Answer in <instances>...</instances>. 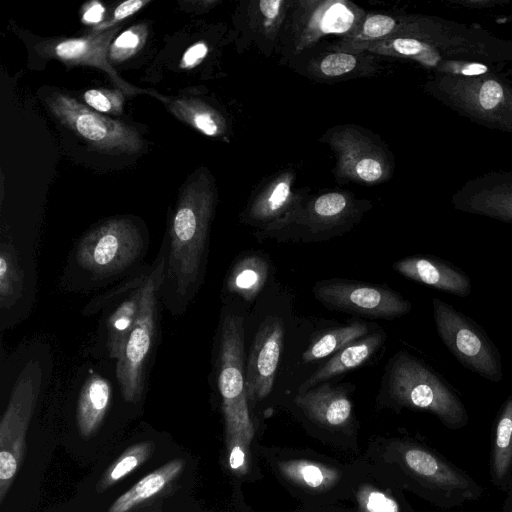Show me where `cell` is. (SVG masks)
I'll return each instance as SVG.
<instances>
[{
	"instance_id": "obj_1",
	"label": "cell",
	"mask_w": 512,
	"mask_h": 512,
	"mask_svg": "<svg viewBox=\"0 0 512 512\" xmlns=\"http://www.w3.org/2000/svg\"><path fill=\"white\" fill-rule=\"evenodd\" d=\"M214 196L206 175L191 177L182 187L170 227L168 278L186 297L197 285L205 259Z\"/></svg>"
},
{
	"instance_id": "obj_2",
	"label": "cell",
	"mask_w": 512,
	"mask_h": 512,
	"mask_svg": "<svg viewBox=\"0 0 512 512\" xmlns=\"http://www.w3.org/2000/svg\"><path fill=\"white\" fill-rule=\"evenodd\" d=\"M508 70L478 75L434 74L426 92L461 117L512 134V80Z\"/></svg>"
},
{
	"instance_id": "obj_3",
	"label": "cell",
	"mask_w": 512,
	"mask_h": 512,
	"mask_svg": "<svg viewBox=\"0 0 512 512\" xmlns=\"http://www.w3.org/2000/svg\"><path fill=\"white\" fill-rule=\"evenodd\" d=\"M386 386L394 403L429 412L448 429H461L469 421L467 409L450 383L406 351H399L390 360Z\"/></svg>"
},
{
	"instance_id": "obj_4",
	"label": "cell",
	"mask_w": 512,
	"mask_h": 512,
	"mask_svg": "<svg viewBox=\"0 0 512 512\" xmlns=\"http://www.w3.org/2000/svg\"><path fill=\"white\" fill-rule=\"evenodd\" d=\"M217 385L221 396L226 442L253 440L254 426L248 409L244 372L243 318L226 314L221 322L217 360Z\"/></svg>"
},
{
	"instance_id": "obj_5",
	"label": "cell",
	"mask_w": 512,
	"mask_h": 512,
	"mask_svg": "<svg viewBox=\"0 0 512 512\" xmlns=\"http://www.w3.org/2000/svg\"><path fill=\"white\" fill-rule=\"evenodd\" d=\"M432 311L440 340L459 363L482 378L499 383L503 378L501 355L482 326L438 298L432 299Z\"/></svg>"
},
{
	"instance_id": "obj_6",
	"label": "cell",
	"mask_w": 512,
	"mask_h": 512,
	"mask_svg": "<svg viewBox=\"0 0 512 512\" xmlns=\"http://www.w3.org/2000/svg\"><path fill=\"white\" fill-rule=\"evenodd\" d=\"M407 474L436 506L451 510L482 497L483 488L463 470L435 451L413 444L399 449Z\"/></svg>"
},
{
	"instance_id": "obj_7",
	"label": "cell",
	"mask_w": 512,
	"mask_h": 512,
	"mask_svg": "<svg viewBox=\"0 0 512 512\" xmlns=\"http://www.w3.org/2000/svg\"><path fill=\"white\" fill-rule=\"evenodd\" d=\"M46 105L62 125L99 151L136 154L144 146L136 129L100 114L68 94L53 92L46 97Z\"/></svg>"
},
{
	"instance_id": "obj_8",
	"label": "cell",
	"mask_w": 512,
	"mask_h": 512,
	"mask_svg": "<svg viewBox=\"0 0 512 512\" xmlns=\"http://www.w3.org/2000/svg\"><path fill=\"white\" fill-rule=\"evenodd\" d=\"M144 247L136 224L125 217L109 219L91 229L76 248V262L93 276L103 278L128 268Z\"/></svg>"
},
{
	"instance_id": "obj_9",
	"label": "cell",
	"mask_w": 512,
	"mask_h": 512,
	"mask_svg": "<svg viewBox=\"0 0 512 512\" xmlns=\"http://www.w3.org/2000/svg\"><path fill=\"white\" fill-rule=\"evenodd\" d=\"M164 255L141 284L140 310L124 352L117 360L116 377L123 398L137 402L143 391L145 364L151 349L156 324V294L164 281Z\"/></svg>"
},
{
	"instance_id": "obj_10",
	"label": "cell",
	"mask_w": 512,
	"mask_h": 512,
	"mask_svg": "<svg viewBox=\"0 0 512 512\" xmlns=\"http://www.w3.org/2000/svg\"><path fill=\"white\" fill-rule=\"evenodd\" d=\"M316 299L330 309L369 318L392 320L410 312L411 303L399 293L378 285L325 280L313 287Z\"/></svg>"
},
{
	"instance_id": "obj_11",
	"label": "cell",
	"mask_w": 512,
	"mask_h": 512,
	"mask_svg": "<svg viewBox=\"0 0 512 512\" xmlns=\"http://www.w3.org/2000/svg\"><path fill=\"white\" fill-rule=\"evenodd\" d=\"M36 394L30 384L13 392L0 422V504L3 503L25 457L26 434Z\"/></svg>"
},
{
	"instance_id": "obj_12",
	"label": "cell",
	"mask_w": 512,
	"mask_h": 512,
	"mask_svg": "<svg viewBox=\"0 0 512 512\" xmlns=\"http://www.w3.org/2000/svg\"><path fill=\"white\" fill-rule=\"evenodd\" d=\"M454 209L512 224V171L494 170L466 181L451 196Z\"/></svg>"
},
{
	"instance_id": "obj_13",
	"label": "cell",
	"mask_w": 512,
	"mask_h": 512,
	"mask_svg": "<svg viewBox=\"0 0 512 512\" xmlns=\"http://www.w3.org/2000/svg\"><path fill=\"white\" fill-rule=\"evenodd\" d=\"M283 339L284 328L281 319L266 318L255 335L245 369L248 400L256 402L270 394L274 385Z\"/></svg>"
},
{
	"instance_id": "obj_14",
	"label": "cell",
	"mask_w": 512,
	"mask_h": 512,
	"mask_svg": "<svg viewBox=\"0 0 512 512\" xmlns=\"http://www.w3.org/2000/svg\"><path fill=\"white\" fill-rule=\"evenodd\" d=\"M393 269L402 276L461 298L472 292L469 276L449 261L430 255H415L398 260Z\"/></svg>"
},
{
	"instance_id": "obj_15",
	"label": "cell",
	"mask_w": 512,
	"mask_h": 512,
	"mask_svg": "<svg viewBox=\"0 0 512 512\" xmlns=\"http://www.w3.org/2000/svg\"><path fill=\"white\" fill-rule=\"evenodd\" d=\"M120 27L79 38L56 41L47 47L49 54L67 64H80L98 67L112 78L119 89L125 93H134L135 88L124 82L112 68L107 54Z\"/></svg>"
},
{
	"instance_id": "obj_16",
	"label": "cell",
	"mask_w": 512,
	"mask_h": 512,
	"mask_svg": "<svg viewBox=\"0 0 512 512\" xmlns=\"http://www.w3.org/2000/svg\"><path fill=\"white\" fill-rule=\"evenodd\" d=\"M295 403L309 418L328 427H342L351 418L352 405L347 394L330 384L299 393Z\"/></svg>"
},
{
	"instance_id": "obj_17",
	"label": "cell",
	"mask_w": 512,
	"mask_h": 512,
	"mask_svg": "<svg viewBox=\"0 0 512 512\" xmlns=\"http://www.w3.org/2000/svg\"><path fill=\"white\" fill-rule=\"evenodd\" d=\"M185 465L186 461L182 458L166 462L120 495L107 512H130L160 496L180 477Z\"/></svg>"
},
{
	"instance_id": "obj_18",
	"label": "cell",
	"mask_w": 512,
	"mask_h": 512,
	"mask_svg": "<svg viewBox=\"0 0 512 512\" xmlns=\"http://www.w3.org/2000/svg\"><path fill=\"white\" fill-rule=\"evenodd\" d=\"M384 340L385 334L379 330L352 342L316 370L300 386L299 393H304L316 384L364 364L382 346Z\"/></svg>"
},
{
	"instance_id": "obj_19",
	"label": "cell",
	"mask_w": 512,
	"mask_h": 512,
	"mask_svg": "<svg viewBox=\"0 0 512 512\" xmlns=\"http://www.w3.org/2000/svg\"><path fill=\"white\" fill-rule=\"evenodd\" d=\"M490 477L493 485L503 491L512 477V394L502 403L495 418Z\"/></svg>"
},
{
	"instance_id": "obj_20",
	"label": "cell",
	"mask_w": 512,
	"mask_h": 512,
	"mask_svg": "<svg viewBox=\"0 0 512 512\" xmlns=\"http://www.w3.org/2000/svg\"><path fill=\"white\" fill-rule=\"evenodd\" d=\"M111 402L109 382L93 375L84 383L77 404L76 420L79 433L90 438L99 429Z\"/></svg>"
},
{
	"instance_id": "obj_21",
	"label": "cell",
	"mask_w": 512,
	"mask_h": 512,
	"mask_svg": "<svg viewBox=\"0 0 512 512\" xmlns=\"http://www.w3.org/2000/svg\"><path fill=\"white\" fill-rule=\"evenodd\" d=\"M269 265L258 254H249L239 259L232 267L226 282L228 291L252 302L266 283Z\"/></svg>"
},
{
	"instance_id": "obj_22",
	"label": "cell",
	"mask_w": 512,
	"mask_h": 512,
	"mask_svg": "<svg viewBox=\"0 0 512 512\" xmlns=\"http://www.w3.org/2000/svg\"><path fill=\"white\" fill-rule=\"evenodd\" d=\"M141 284L114 310L107 323V348L114 359H119L136 323L141 301Z\"/></svg>"
},
{
	"instance_id": "obj_23",
	"label": "cell",
	"mask_w": 512,
	"mask_h": 512,
	"mask_svg": "<svg viewBox=\"0 0 512 512\" xmlns=\"http://www.w3.org/2000/svg\"><path fill=\"white\" fill-rule=\"evenodd\" d=\"M170 112L204 135L215 137L223 133V118L208 104L196 98H177L168 101Z\"/></svg>"
},
{
	"instance_id": "obj_24",
	"label": "cell",
	"mask_w": 512,
	"mask_h": 512,
	"mask_svg": "<svg viewBox=\"0 0 512 512\" xmlns=\"http://www.w3.org/2000/svg\"><path fill=\"white\" fill-rule=\"evenodd\" d=\"M401 26V16L370 15L346 37L340 47L345 52H358L368 44L398 37Z\"/></svg>"
},
{
	"instance_id": "obj_25",
	"label": "cell",
	"mask_w": 512,
	"mask_h": 512,
	"mask_svg": "<svg viewBox=\"0 0 512 512\" xmlns=\"http://www.w3.org/2000/svg\"><path fill=\"white\" fill-rule=\"evenodd\" d=\"M349 211V202L345 195L339 192H330L319 196L313 203L305 225L310 236H326V233L338 226Z\"/></svg>"
},
{
	"instance_id": "obj_26",
	"label": "cell",
	"mask_w": 512,
	"mask_h": 512,
	"mask_svg": "<svg viewBox=\"0 0 512 512\" xmlns=\"http://www.w3.org/2000/svg\"><path fill=\"white\" fill-rule=\"evenodd\" d=\"M278 468L290 481L315 490L327 489L340 478L338 470L323 463L304 459L281 461Z\"/></svg>"
},
{
	"instance_id": "obj_27",
	"label": "cell",
	"mask_w": 512,
	"mask_h": 512,
	"mask_svg": "<svg viewBox=\"0 0 512 512\" xmlns=\"http://www.w3.org/2000/svg\"><path fill=\"white\" fill-rule=\"evenodd\" d=\"M368 332V325L360 321L328 330L311 342L303 352L302 359L309 363L337 353L352 342L368 335Z\"/></svg>"
},
{
	"instance_id": "obj_28",
	"label": "cell",
	"mask_w": 512,
	"mask_h": 512,
	"mask_svg": "<svg viewBox=\"0 0 512 512\" xmlns=\"http://www.w3.org/2000/svg\"><path fill=\"white\" fill-rule=\"evenodd\" d=\"M155 443L153 441H142L129 446L102 474L96 489L104 492L117 482L124 479L154 453Z\"/></svg>"
},
{
	"instance_id": "obj_29",
	"label": "cell",
	"mask_w": 512,
	"mask_h": 512,
	"mask_svg": "<svg viewBox=\"0 0 512 512\" xmlns=\"http://www.w3.org/2000/svg\"><path fill=\"white\" fill-rule=\"evenodd\" d=\"M357 25V15L344 2H332L312 17L308 39L328 33H344Z\"/></svg>"
},
{
	"instance_id": "obj_30",
	"label": "cell",
	"mask_w": 512,
	"mask_h": 512,
	"mask_svg": "<svg viewBox=\"0 0 512 512\" xmlns=\"http://www.w3.org/2000/svg\"><path fill=\"white\" fill-rule=\"evenodd\" d=\"M23 277L17 255L10 243L0 248V300L1 307L11 306L22 294Z\"/></svg>"
},
{
	"instance_id": "obj_31",
	"label": "cell",
	"mask_w": 512,
	"mask_h": 512,
	"mask_svg": "<svg viewBox=\"0 0 512 512\" xmlns=\"http://www.w3.org/2000/svg\"><path fill=\"white\" fill-rule=\"evenodd\" d=\"M290 198L291 188L289 181L286 179L277 181L252 207V219L259 222L279 220V216L285 213Z\"/></svg>"
},
{
	"instance_id": "obj_32",
	"label": "cell",
	"mask_w": 512,
	"mask_h": 512,
	"mask_svg": "<svg viewBox=\"0 0 512 512\" xmlns=\"http://www.w3.org/2000/svg\"><path fill=\"white\" fill-rule=\"evenodd\" d=\"M148 35L147 25H135L119 34L111 43L107 58L109 63L119 64L135 55L145 44Z\"/></svg>"
},
{
	"instance_id": "obj_33",
	"label": "cell",
	"mask_w": 512,
	"mask_h": 512,
	"mask_svg": "<svg viewBox=\"0 0 512 512\" xmlns=\"http://www.w3.org/2000/svg\"><path fill=\"white\" fill-rule=\"evenodd\" d=\"M83 99L89 108L100 113L120 114L123 110L124 95L120 89H89Z\"/></svg>"
},
{
	"instance_id": "obj_34",
	"label": "cell",
	"mask_w": 512,
	"mask_h": 512,
	"mask_svg": "<svg viewBox=\"0 0 512 512\" xmlns=\"http://www.w3.org/2000/svg\"><path fill=\"white\" fill-rule=\"evenodd\" d=\"M361 512H400L397 502L377 488L364 484L356 494Z\"/></svg>"
},
{
	"instance_id": "obj_35",
	"label": "cell",
	"mask_w": 512,
	"mask_h": 512,
	"mask_svg": "<svg viewBox=\"0 0 512 512\" xmlns=\"http://www.w3.org/2000/svg\"><path fill=\"white\" fill-rule=\"evenodd\" d=\"M356 65L354 54L340 51L327 55L320 63V71L327 77H338L351 72Z\"/></svg>"
},
{
	"instance_id": "obj_36",
	"label": "cell",
	"mask_w": 512,
	"mask_h": 512,
	"mask_svg": "<svg viewBox=\"0 0 512 512\" xmlns=\"http://www.w3.org/2000/svg\"><path fill=\"white\" fill-rule=\"evenodd\" d=\"M148 3H150V0H127L122 2L115 8L110 19L93 27L92 33L104 32L116 27L118 23L135 14Z\"/></svg>"
},
{
	"instance_id": "obj_37",
	"label": "cell",
	"mask_w": 512,
	"mask_h": 512,
	"mask_svg": "<svg viewBox=\"0 0 512 512\" xmlns=\"http://www.w3.org/2000/svg\"><path fill=\"white\" fill-rule=\"evenodd\" d=\"M228 463L230 469L237 475H243L248 470V448L246 442L233 439L226 442Z\"/></svg>"
},
{
	"instance_id": "obj_38",
	"label": "cell",
	"mask_w": 512,
	"mask_h": 512,
	"mask_svg": "<svg viewBox=\"0 0 512 512\" xmlns=\"http://www.w3.org/2000/svg\"><path fill=\"white\" fill-rule=\"evenodd\" d=\"M208 53L205 42L199 41L191 45L182 55L179 66L182 69H192L199 65Z\"/></svg>"
},
{
	"instance_id": "obj_39",
	"label": "cell",
	"mask_w": 512,
	"mask_h": 512,
	"mask_svg": "<svg viewBox=\"0 0 512 512\" xmlns=\"http://www.w3.org/2000/svg\"><path fill=\"white\" fill-rule=\"evenodd\" d=\"M445 2L465 9L484 10L509 5L511 0H445Z\"/></svg>"
},
{
	"instance_id": "obj_40",
	"label": "cell",
	"mask_w": 512,
	"mask_h": 512,
	"mask_svg": "<svg viewBox=\"0 0 512 512\" xmlns=\"http://www.w3.org/2000/svg\"><path fill=\"white\" fill-rule=\"evenodd\" d=\"M105 7L98 1H91L87 3L82 9L81 20L86 25H93L94 27L104 21Z\"/></svg>"
},
{
	"instance_id": "obj_41",
	"label": "cell",
	"mask_w": 512,
	"mask_h": 512,
	"mask_svg": "<svg viewBox=\"0 0 512 512\" xmlns=\"http://www.w3.org/2000/svg\"><path fill=\"white\" fill-rule=\"evenodd\" d=\"M282 4L280 0H263L259 2V9L267 21H273L279 15Z\"/></svg>"
},
{
	"instance_id": "obj_42",
	"label": "cell",
	"mask_w": 512,
	"mask_h": 512,
	"mask_svg": "<svg viewBox=\"0 0 512 512\" xmlns=\"http://www.w3.org/2000/svg\"><path fill=\"white\" fill-rule=\"evenodd\" d=\"M506 497L502 503L501 512H512V477L505 488Z\"/></svg>"
},
{
	"instance_id": "obj_43",
	"label": "cell",
	"mask_w": 512,
	"mask_h": 512,
	"mask_svg": "<svg viewBox=\"0 0 512 512\" xmlns=\"http://www.w3.org/2000/svg\"><path fill=\"white\" fill-rule=\"evenodd\" d=\"M511 21H512V17H511Z\"/></svg>"
},
{
	"instance_id": "obj_44",
	"label": "cell",
	"mask_w": 512,
	"mask_h": 512,
	"mask_svg": "<svg viewBox=\"0 0 512 512\" xmlns=\"http://www.w3.org/2000/svg\"><path fill=\"white\" fill-rule=\"evenodd\" d=\"M510 71H512V70H510Z\"/></svg>"
}]
</instances>
